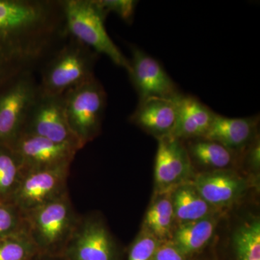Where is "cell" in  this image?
<instances>
[{
	"label": "cell",
	"instance_id": "obj_21",
	"mask_svg": "<svg viewBox=\"0 0 260 260\" xmlns=\"http://www.w3.org/2000/svg\"><path fill=\"white\" fill-rule=\"evenodd\" d=\"M235 260H260V221L252 218L241 224L233 237Z\"/></svg>",
	"mask_w": 260,
	"mask_h": 260
},
{
	"label": "cell",
	"instance_id": "obj_20",
	"mask_svg": "<svg viewBox=\"0 0 260 260\" xmlns=\"http://www.w3.org/2000/svg\"><path fill=\"white\" fill-rule=\"evenodd\" d=\"M25 174L11 147L0 145V202H12Z\"/></svg>",
	"mask_w": 260,
	"mask_h": 260
},
{
	"label": "cell",
	"instance_id": "obj_16",
	"mask_svg": "<svg viewBox=\"0 0 260 260\" xmlns=\"http://www.w3.org/2000/svg\"><path fill=\"white\" fill-rule=\"evenodd\" d=\"M216 224L213 215L179 224L174 229L171 241L188 257L204 249L213 237Z\"/></svg>",
	"mask_w": 260,
	"mask_h": 260
},
{
	"label": "cell",
	"instance_id": "obj_14",
	"mask_svg": "<svg viewBox=\"0 0 260 260\" xmlns=\"http://www.w3.org/2000/svg\"><path fill=\"white\" fill-rule=\"evenodd\" d=\"M259 116L230 118L215 114L204 138L220 143L234 153L245 150L257 139Z\"/></svg>",
	"mask_w": 260,
	"mask_h": 260
},
{
	"label": "cell",
	"instance_id": "obj_26",
	"mask_svg": "<svg viewBox=\"0 0 260 260\" xmlns=\"http://www.w3.org/2000/svg\"><path fill=\"white\" fill-rule=\"evenodd\" d=\"M98 6L107 15L113 13L126 23H130L134 17L137 2L133 0H95Z\"/></svg>",
	"mask_w": 260,
	"mask_h": 260
},
{
	"label": "cell",
	"instance_id": "obj_12",
	"mask_svg": "<svg viewBox=\"0 0 260 260\" xmlns=\"http://www.w3.org/2000/svg\"><path fill=\"white\" fill-rule=\"evenodd\" d=\"M191 184L215 209L234 204L245 194L248 188L246 179L230 169L194 175Z\"/></svg>",
	"mask_w": 260,
	"mask_h": 260
},
{
	"label": "cell",
	"instance_id": "obj_9",
	"mask_svg": "<svg viewBox=\"0 0 260 260\" xmlns=\"http://www.w3.org/2000/svg\"><path fill=\"white\" fill-rule=\"evenodd\" d=\"M158 140L155 161V194L171 193L191 183L194 169L183 141L172 136Z\"/></svg>",
	"mask_w": 260,
	"mask_h": 260
},
{
	"label": "cell",
	"instance_id": "obj_24",
	"mask_svg": "<svg viewBox=\"0 0 260 260\" xmlns=\"http://www.w3.org/2000/svg\"><path fill=\"white\" fill-rule=\"evenodd\" d=\"M24 215L12 202H0V239L23 231Z\"/></svg>",
	"mask_w": 260,
	"mask_h": 260
},
{
	"label": "cell",
	"instance_id": "obj_19",
	"mask_svg": "<svg viewBox=\"0 0 260 260\" xmlns=\"http://www.w3.org/2000/svg\"><path fill=\"white\" fill-rule=\"evenodd\" d=\"M188 141V140H187ZM185 145L191 162L214 170H223L234 164V152L216 142L204 138L189 140Z\"/></svg>",
	"mask_w": 260,
	"mask_h": 260
},
{
	"label": "cell",
	"instance_id": "obj_1",
	"mask_svg": "<svg viewBox=\"0 0 260 260\" xmlns=\"http://www.w3.org/2000/svg\"><path fill=\"white\" fill-rule=\"evenodd\" d=\"M24 231L38 252L61 256L78 223L69 192L24 213Z\"/></svg>",
	"mask_w": 260,
	"mask_h": 260
},
{
	"label": "cell",
	"instance_id": "obj_13",
	"mask_svg": "<svg viewBox=\"0 0 260 260\" xmlns=\"http://www.w3.org/2000/svg\"><path fill=\"white\" fill-rule=\"evenodd\" d=\"M181 95L175 99L150 98L140 101L129 121L157 139L170 136L177 123Z\"/></svg>",
	"mask_w": 260,
	"mask_h": 260
},
{
	"label": "cell",
	"instance_id": "obj_6",
	"mask_svg": "<svg viewBox=\"0 0 260 260\" xmlns=\"http://www.w3.org/2000/svg\"><path fill=\"white\" fill-rule=\"evenodd\" d=\"M0 93V145L10 146L23 133L25 121L39 95L34 75L14 80Z\"/></svg>",
	"mask_w": 260,
	"mask_h": 260
},
{
	"label": "cell",
	"instance_id": "obj_3",
	"mask_svg": "<svg viewBox=\"0 0 260 260\" xmlns=\"http://www.w3.org/2000/svg\"><path fill=\"white\" fill-rule=\"evenodd\" d=\"M67 30L70 37L91 49L98 54L107 56L119 68L129 70V59L123 54L108 34L107 15L95 0H63Z\"/></svg>",
	"mask_w": 260,
	"mask_h": 260
},
{
	"label": "cell",
	"instance_id": "obj_15",
	"mask_svg": "<svg viewBox=\"0 0 260 260\" xmlns=\"http://www.w3.org/2000/svg\"><path fill=\"white\" fill-rule=\"evenodd\" d=\"M215 114L199 99L182 94L179 99L177 123L170 136L181 141L204 138Z\"/></svg>",
	"mask_w": 260,
	"mask_h": 260
},
{
	"label": "cell",
	"instance_id": "obj_27",
	"mask_svg": "<svg viewBox=\"0 0 260 260\" xmlns=\"http://www.w3.org/2000/svg\"><path fill=\"white\" fill-rule=\"evenodd\" d=\"M184 255L171 240L160 243L155 251L153 260H186Z\"/></svg>",
	"mask_w": 260,
	"mask_h": 260
},
{
	"label": "cell",
	"instance_id": "obj_8",
	"mask_svg": "<svg viewBox=\"0 0 260 260\" xmlns=\"http://www.w3.org/2000/svg\"><path fill=\"white\" fill-rule=\"evenodd\" d=\"M70 167L64 165L25 172L12 203L24 214L68 192Z\"/></svg>",
	"mask_w": 260,
	"mask_h": 260
},
{
	"label": "cell",
	"instance_id": "obj_23",
	"mask_svg": "<svg viewBox=\"0 0 260 260\" xmlns=\"http://www.w3.org/2000/svg\"><path fill=\"white\" fill-rule=\"evenodd\" d=\"M37 253L24 229L0 239V260H30Z\"/></svg>",
	"mask_w": 260,
	"mask_h": 260
},
{
	"label": "cell",
	"instance_id": "obj_28",
	"mask_svg": "<svg viewBox=\"0 0 260 260\" xmlns=\"http://www.w3.org/2000/svg\"><path fill=\"white\" fill-rule=\"evenodd\" d=\"M247 148L248 164L254 170L259 171L260 165L259 140L256 139Z\"/></svg>",
	"mask_w": 260,
	"mask_h": 260
},
{
	"label": "cell",
	"instance_id": "obj_11",
	"mask_svg": "<svg viewBox=\"0 0 260 260\" xmlns=\"http://www.w3.org/2000/svg\"><path fill=\"white\" fill-rule=\"evenodd\" d=\"M10 147L18 155L25 172L71 165L80 150L73 145L30 134L20 135Z\"/></svg>",
	"mask_w": 260,
	"mask_h": 260
},
{
	"label": "cell",
	"instance_id": "obj_22",
	"mask_svg": "<svg viewBox=\"0 0 260 260\" xmlns=\"http://www.w3.org/2000/svg\"><path fill=\"white\" fill-rule=\"evenodd\" d=\"M44 6V0H0V28L23 23Z\"/></svg>",
	"mask_w": 260,
	"mask_h": 260
},
{
	"label": "cell",
	"instance_id": "obj_29",
	"mask_svg": "<svg viewBox=\"0 0 260 260\" xmlns=\"http://www.w3.org/2000/svg\"><path fill=\"white\" fill-rule=\"evenodd\" d=\"M30 260H65L61 256H53L37 253Z\"/></svg>",
	"mask_w": 260,
	"mask_h": 260
},
{
	"label": "cell",
	"instance_id": "obj_4",
	"mask_svg": "<svg viewBox=\"0 0 260 260\" xmlns=\"http://www.w3.org/2000/svg\"><path fill=\"white\" fill-rule=\"evenodd\" d=\"M65 114L75 136L85 147L100 134L107 94L94 76L63 95Z\"/></svg>",
	"mask_w": 260,
	"mask_h": 260
},
{
	"label": "cell",
	"instance_id": "obj_10",
	"mask_svg": "<svg viewBox=\"0 0 260 260\" xmlns=\"http://www.w3.org/2000/svg\"><path fill=\"white\" fill-rule=\"evenodd\" d=\"M127 72L139 96V102L150 98L175 99L181 95L162 65L139 48H131Z\"/></svg>",
	"mask_w": 260,
	"mask_h": 260
},
{
	"label": "cell",
	"instance_id": "obj_2",
	"mask_svg": "<svg viewBox=\"0 0 260 260\" xmlns=\"http://www.w3.org/2000/svg\"><path fill=\"white\" fill-rule=\"evenodd\" d=\"M99 54L79 41L70 37L40 70L39 91L63 95L95 76Z\"/></svg>",
	"mask_w": 260,
	"mask_h": 260
},
{
	"label": "cell",
	"instance_id": "obj_5",
	"mask_svg": "<svg viewBox=\"0 0 260 260\" xmlns=\"http://www.w3.org/2000/svg\"><path fill=\"white\" fill-rule=\"evenodd\" d=\"M61 256L65 260H119L115 241L100 215H80Z\"/></svg>",
	"mask_w": 260,
	"mask_h": 260
},
{
	"label": "cell",
	"instance_id": "obj_18",
	"mask_svg": "<svg viewBox=\"0 0 260 260\" xmlns=\"http://www.w3.org/2000/svg\"><path fill=\"white\" fill-rule=\"evenodd\" d=\"M172 198L175 219L179 224L211 216L215 210L202 198L191 183L177 188L172 193Z\"/></svg>",
	"mask_w": 260,
	"mask_h": 260
},
{
	"label": "cell",
	"instance_id": "obj_25",
	"mask_svg": "<svg viewBox=\"0 0 260 260\" xmlns=\"http://www.w3.org/2000/svg\"><path fill=\"white\" fill-rule=\"evenodd\" d=\"M160 241L142 229L141 232L130 246L127 260H153Z\"/></svg>",
	"mask_w": 260,
	"mask_h": 260
},
{
	"label": "cell",
	"instance_id": "obj_17",
	"mask_svg": "<svg viewBox=\"0 0 260 260\" xmlns=\"http://www.w3.org/2000/svg\"><path fill=\"white\" fill-rule=\"evenodd\" d=\"M172 193L155 194L143 221V229L160 242L171 240L174 230L176 219Z\"/></svg>",
	"mask_w": 260,
	"mask_h": 260
},
{
	"label": "cell",
	"instance_id": "obj_7",
	"mask_svg": "<svg viewBox=\"0 0 260 260\" xmlns=\"http://www.w3.org/2000/svg\"><path fill=\"white\" fill-rule=\"evenodd\" d=\"M22 134L37 135L54 143L73 145L80 150L84 148L68 124L63 95H47L39 91Z\"/></svg>",
	"mask_w": 260,
	"mask_h": 260
}]
</instances>
